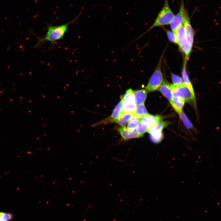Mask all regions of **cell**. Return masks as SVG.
<instances>
[{"label":"cell","mask_w":221,"mask_h":221,"mask_svg":"<svg viewBox=\"0 0 221 221\" xmlns=\"http://www.w3.org/2000/svg\"><path fill=\"white\" fill-rule=\"evenodd\" d=\"M80 13L75 19L67 23L56 26L49 25L48 27L46 33L39 39L35 47H37L47 42L53 44L56 41L62 39L68 30L69 25L77 19Z\"/></svg>","instance_id":"6da1fadb"},{"label":"cell","mask_w":221,"mask_h":221,"mask_svg":"<svg viewBox=\"0 0 221 221\" xmlns=\"http://www.w3.org/2000/svg\"><path fill=\"white\" fill-rule=\"evenodd\" d=\"M174 15L170 7L169 0H164L163 6L158 14L153 24L139 38L154 28L170 24Z\"/></svg>","instance_id":"7a4b0ae2"},{"label":"cell","mask_w":221,"mask_h":221,"mask_svg":"<svg viewBox=\"0 0 221 221\" xmlns=\"http://www.w3.org/2000/svg\"><path fill=\"white\" fill-rule=\"evenodd\" d=\"M163 54L160 57L157 66L152 75L146 87L149 92H152L158 89L163 82L161 66Z\"/></svg>","instance_id":"3957f363"},{"label":"cell","mask_w":221,"mask_h":221,"mask_svg":"<svg viewBox=\"0 0 221 221\" xmlns=\"http://www.w3.org/2000/svg\"><path fill=\"white\" fill-rule=\"evenodd\" d=\"M177 44L185 56V60L187 61L191 52L192 48L188 45L186 37L184 27L183 24L180 26L175 33Z\"/></svg>","instance_id":"277c9868"},{"label":"cell","mask_w":221,"mask_h":221,"mask_svg":"<svg viewBox=\"0 0 221 221\" xmlns=\"http://www.w3.org/2000/svg\"><path fill=\"white\" fill-rule=\"evenodd\" d=\"M173 97H178L185 101L190 102L195 100V95L184 84L180 85L171 84Z\"/></svg>","instance_id":"5b68a950"},{"label":"cell","mask_w":221,"mask_h":221,"mask_svg":"<svg viewBox=\"0 0 221 221\" xmlns=\"http://www.w3.org/2000/svg\"><path fill=\"white\" fill-rule=\"evenodd\" d=\"M167 124V122L161 121L149 129L148 132L153 142L157 144L162 141L163 138L162 130Z\"/></svg>","instance_id":"8992f818"},{"label":"cell","mask_w":221,"mask_h":221,"mask_svg":"<svg viewBox=\"0 0 221 221\" xmlns=\"http://www.w3.org/2000/svg\"><path fill=\"white\" fill-rule=\"evenodd\" d=\"M134 91L129 89L122 96L123 101V112L134 114L136 108L134 96Z\"/></svg>","instance_id":"52a82bcc"},{"label":"cell","mask_w":221,"mask_h":221,"mask_svg":"<svg viewBox=\"0 0 221 221\" xmlns=\"http://www.w3.org/2000/svg\"><path fill=\"white\" fill-rule=\"evenodd\" d=\"M187 11L185 8L184 0H182L179 10L170 24L172 32L175 33L177 29L183 25L184 16Z\"/></svg>","instance_id":"ba28073f"},{"label":"cell","mask_w":221,"mask_h":221,"mask_svg":"<svg viewBox=\"0 0 221 221\" xmlns=\"http://www.w3.org/2000/svg\"><path fill=\"white\" fill-rule=\"evenodd\" d=\"M183 24L185 29L187 43L189 46L192 48L194 38V31L190 23L187 10L184 16Z\"/></svg>","instance_id":"9c48e42d"},{"label":"cell","mask_w":221,"mask_h":221,"mask_svg":"<svg viewBox=\"0 0 221 221\" xmlns=\"http://www.w3.org/2000/svg\"><path fill=\"white\" fill-rule=\"evenodd\" d=\"M162 120V117L158 115H154L149 114L143 116L141 118V122L146 125L149 129Z\"/></svg>","instance_id":"30bf717a"},{"label":"cell","mask_w":221,"mask_h":221,"mask_svg":"<svg viewBox=\"0 0 221 221\" xmlns=\"http://www.w3.org/2000/svg\"><path fill=\"white\" fill-rule=\"evenodd\" d=\"M123 101L122 97L120 101L115 107L112 114L109 118L110 122H114L115 121L120 117L123 113Z\"/></svg>","instance_id":"8fae6325"},{"label":"cell","mask_w":221,"mask_h":221,"mask_svg":"<svg viewBox=\"0 0 221 221\" xmlns=\"http://www.w3.org/2000/svg\"><path fill=\"white\" fill-rule=\"evenodd\" d=\"M121 136L125 140L139 138L136 129L131 131L128 129L126 127H120L118 129Z\"/></svg>","instance_id":"7c38bea8"},{"label":"cell","mask_w":221,"mask_h":221,"mask_svg":"<svg viewBox=\"0 0 221 221\" xmlns=\"http://www.w3.org/2000/svg\"><path fill=\"white\" fill-rule=\"evenodd\" d=\"M133 94L136 106L144 103L147 95L146 90L142 89L134 91Z\"/></svg>","instance_id":"4fadbf2b"},{"label":"cell","mask_w":221,"mask_h":221,"mask_svg":"<svg viewBox=\"0 0 221 221\" xmlns=\"http://www.w3.org/2000/svg\"><path fill=\"white\" fill-rule=\"evenodd\" d=\"M172 107L179 114L183 111L185 100L178 97H173L170 102Z\"/></svg>","instance_id":"5bb4252c"},{"label":"cell","mask_w":221,"mask_h":221,"mask_svg":"<svg viewBox=\"0 0 221 221\" xmlns=\"http://www.w3.org/2000/svg\"><path fill=\"white\" fill-rule=\"evenodd\" d=\"M159 89L162 94L170 102L173 97L170 85L167 82L163 81Z\"/></svg>","instance_id":"9a60e30c"},{"label":"cell","mask_w":221,"mask_h":221,"mask_svg":"<svg viewBox=\"0 0 221 221\" xmlns=\"http://www.w3.org/2000/svg\"><path fill=\"white\" fill-rule=\"evenodd\" d=\"M184 61L182 72V79L185 85L192 92L194 95V89L190 81L188 76L186 70L187 61L185 60Z\"/></svg>","instance_id":"2e32d148"},{"label":"cell","mask_w":221,"mask_h":221,"mask_svg":"<svg viewBox=\"0 0 221 221\" xmlns=\"http://www.w3.org/2000/svg\"><path fill=\"white\" fill-rule=\"evenodd\" d=\"M141 122V118L134 115L128 121L127 128L132 131L136 129L138 124Z\"/></svg>","instance_id":"e0dca14e"},{"label":"cell","mask_w":221,"mask_h":221,"mask_svg":"<svg viewBox=\"0 0 221 221\" xmlns=\"http://www.w3.org/2000/svg\"><path fill=\"white\" fill-rule=\"evenodd\" d=\"M134 114L141 118L148 114L144 103L138 105L134 113Z\"/></svg>","instance_id":"ac0fdd59"},{"label":"cell","mask_w":221,"mask_h":221,"mask_svg":"<svg viewBox=\"0 0 221 221\" xmlns=\"http://www.w3.org/2000/svg\"><path fill=\"white\" fill-rule=\"evenodd\" d=\"M149 129L148 126L141 122L136 129L139 137H142L145 133L148 132Z\"/></svg>","instance_id":"d6986e66"},{"label":"cell","mask_w":221,"mask_h":221,"mask_svg":"<svg viewBox=\"0 0 221 221\" xmlns=\"http://www.w3.org/2000/svg\"><path fill=\"white\" fill-rule=\"evenodd\" d=\"M180 117L185 126L187 129L191 128L192 125L184 113L182 111L179 114Z\"/></svg>","instance_id":"ffe728a7"},{"label":"cell","mask_w":221,"mask_h":221,"mask_svg":"<svg viewBox=\"0 0 221 221\" xmlns=\"http://www.w3.org/2000/svg\"><path fill=\"white\" fill-rule=\"evenodd\" d=\"M13 217L12 213L0 211V221H12Z\"/></svg>","instance_id":"44dd1931"},{"label":"cell","mask_w":221,"mask_h":221,"mask_svg":"<svg viewBox=\"0 0 221 221\" xmlns=\"http://www.w3.org/2000/svg\"><path fill=\"white\" fill-rule=\"evenodd\" d=\"M171 76L173 84L180 85L184 84L182 79L180 76L173 74H172Z\"/></svg>","instance_id":"7402d4cb"},{"label":"cell","mask_w":221,"mask_h":221,"mask_svg":"<svg viewBox=\"0 0 221 221\" xmlns=\"http://www.w3.org/2000/svg\"><path fill=\"white\" fill-rule=\"evenodd\" d=\"M167 34L169 40L171 42L177 44L176 37L175 34L170 30L167 31Z\"/></svg>","instance_id":"603a6c76"},{"label":"cell","mask_w":221,"mask_h":221,"mask_svg":"<svg viewBox=\"0 0 221 221\" xmlns=\"http://www.w3.org/2000/svg\"><path fill=\"white\" fill-rule=\"evenodd\" d=\"M134 115V114L123 113L120 118L123 120L127 122L130 120Z\"/></svg>","instance_id":"cb8c5ba5"},{"label":"cell","mask_w":221,"mask_h":221,"mask_svg":"<svg viewBox=\"0 0 221 221\" xmlns=\"http://www.w3.org/2000/svg\"><path fill=\"white\" fill-rule=\"evenodd\" d=\"M114 122L117 123L119 125L121 126L122 127H126L127 122L123 120L121 118H119L118 119L116 120Z\"/></svg>","instance_id":"d4e9b609"}]
</instances>
